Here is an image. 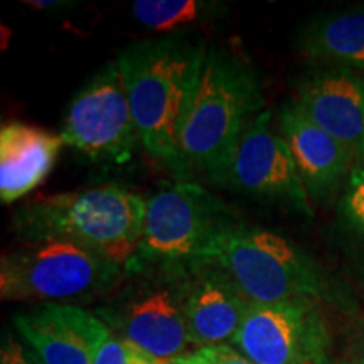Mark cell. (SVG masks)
I'll return each mask as SVG.
<instances>
[{
  "mask_svg": "<svg viewBox=\"0 0 364 364\" xmlns=\"http://www.w3.org/2000/svg\"><path fill=\"white\" fill-rule=\"evenodd\" d=\"M263 110V88L252 65L223 48H208L171 169L181 181L198 176L220 186L245 130Z\"/></svg>",
  "mask_w": 364,
  "mask_h": 364,
  "instance_id": "cell-1",
  "label": "cell"
},
{
  "mask_svg": "<svg viewBox=\"0 0 364 364\" xmlns=\"http://www.w3.org/2000/svg\"><path fill=\"white\" fill-rule=\"evenodd\" d=\"M206 54L203 41L162 36L127 46L117 58L140 144L169 167L176 161Z\"/></svg>",
  "mask_w": 364,
  "mask_h": 364,
  "instance_id": "cell-2",
  "label": "cell"
},
{
  "mask_svg": "<svg viewBox=\"0 0 364 364\" xmlns=\"http://www.w3.org/2000/svg\"><path fill=\"white\" fill-rule=\"evenodd\" d=\"M147 199L115 184L31 199L11 226L22 243L70 241L127 267L142 238Z\"/></svg>",
  "mask_w": 364,
  "mask_h": 364,
  "instance_id": "cell-3",
  "label": "cell"
},
{
  "mask_svg": "<svg viewBox=\"0 0 364 364\" xmlns=\"http://www.w3.org/2000/svg\"><path fill=\"white\" fill-rule=\"evenodd\" d=\"M189 262L132 260L122 284L93 314L118 336L154 356L176 361L193 351L186 327Z\"/></svg>",
  "mask_w": 364,
  "mask_h": 364,
  "instance_id": "cell-4",
  "label": "cell"
},
{
  "mask_svg": "<svg viewBox=\"0 0 364 364\" xmlns=\"http://www.w3.org/2000/svg\"><path fill=\"white\" fill-rule=\"evenodd\" d=\"M124 277L125 265L70 241L24 243L0 258V297L83 307L110 295Z\"/></svg>",
  "mask_w": 364,
  "mask_h": 364,
  "instance_id": "cell-5",
  "label": "cell"
},
{
  "mask_svg": "<svg viewBox=\"0 0 364 364\" xmlns=\"http://www.w3.org/2000/svg\"><path fill=\"white\" fill-rule=\"evenodd\" d=\"M204 262L215 263L250 304L297 299L338 302L311 255L292 240L262 228H238Z\"/></svg>",
  "mask_w": 364,
  "mask_h": 364,
  "instance_id": "cell-6",
  "label": "cell"
},
{
  "mask_svg": "<svg viewBox=\"0 0 364 364\" xmlns=\"http://www.w3.org/2000/svg\"><path fill=\"white\" fill-rule=\"evenodd\" d=\"M233 208L203 184L179 181L147 199L136 260L204 262L218 245L243 226Z\"/></svg>",
  "mask_w": 364,
  "mask_h": 364,
  "instance_id": "cell-7",
  "label": "cell"
},
{
  "mask_svg": "<svg viewBox=\"0 0 364 364\" xmlns=\"http://www.w3.org/2000/svg\"><path fill=\"white\" fill-rule=\"evenodd\" d=\"M327 304H252L230 346L255 364H336Z\"/></svg>",
  "mask_w": 364,
  "mask_h": 364,
  "instance_id": "cell-8",
  "label": "cell"
},
{
  "mask_svg": "<svg viewBox=\"0 0 364 364\" xmlns=\"http://www.w3.org/2000/svg\"><path fill=\"white\" fill-rule=\"evenodd\" d=\"M61 139L91 161L127 164L140 144L120 65L95 73L68 105Z\"/></svg>",
  "mask_w": 364,
  "mask_h": 364,
  "instance_id": "cell-9",
  "label": "cell"
},
{
  "mask_svg": "<svg viewBox=\"0 0 364 364\" xmlns=\"http://www.w3.org/2000/svg\"><path fill=\"white\" fill-rule=\"evenodd\" d=\"M236 193L290 208L300 215H314L311 196L280 130L273 127L270 110L250 122L221 184Z\"/></svg>",
  "mask_w": 364,
  "mask_h": 364,
  "instance_id": "cell-10",
  "label": "cell"
},
{
  "mask_svg": "<svg viewBox=\"0 0 364 364\" xmlns=\"http://www.w3.org/2000/svg\"><path fill=\"white\" fill-rule=\"evenodd\" d=\"M314 125L339 140L356 159L364 144V73L316 66L295 85L290 100Z\"/></svg>",
  "mask_w": 364,
  "mask_h": 364,
  "instance_id": "cell-11",
  "label": "cell"
},
{
  "mask_svg": "<svg viewBox=\"0 0 364 364\" xmlns=\"http://www.w3.org/2000/svg\"><path fill=\"white\" fill-rule=\"evenodd\" d=\"M252 304L211 262H189L186 327L193 349L230 344Z\"/></svg>",
  "mask_w": 364,
  "mask_h": 364,
  "instance_id": "cell-12",
  "label": "cell"
},
{
  "mask_svg": "<svg viewBox=\"0 0 364 364\" xmlns=\"http://www.w3.org/2000/svg\"><path fill=\"white\" fill-rule=\"evenodd\" d=\"M279 130L297 166V171L314 199H324L351 174L358 159L339 140L327 134L299 110L292 102L279 112Z\"/></svg>",
  "mask_w": 364,
  "mask_h": 364,
  "instance_id": "cell-13",
  "label": "cell"
},
{
  "mask_svg": "<svg viewBox=\"0 0 364 364\" xmlns=\"http://www.w3.org/2000/svg\"><path fill=\"white\" fill-rule=\"evenodd\" d=\"M61 135L24 122L0 129V201L12 204L39 188L61 152Z\"/></svg>",
  "mask_w": 364,
  "mask_h": 364,
  "instance_id": "cell-14",
  "label": "cell"
},
{
  "mask_svg": "<svg viewBox=\"0 0 364 364\" xmlns=\"http://www.w3.org/2000/svg\"><path fill=\"white\" fill-rule=\"evenodd\" d=\"M300 54L316 66L364 73V9L321 14L300 29Z\"/></svg>",
  "mask_w": 364,
  "mask_h": 364,
  "instance_id": "cell-15",
  "label": "cell"
},
{
  "mask_svg": "<svg viewBox=\"0 0 364 364\" xmlns=\"http://www.w3.org/2000/svg\"><path fill=\"white\" fill-rule=\"evenodd\" d=\"M12 324L41 364H91L88 343L65 317L61 306L16 312Z\"/></svg>",
  "mask_w": 364,
  "mask_h": 364,
  "instance_id": "cell-16",
  "label": "cell"
},
{
  "mask_svg": "<svg viewBox=\"0 0 364 364\" xmlns=\"http://www.w3.org/2000/svg\"><path fill=\"white\" fill-rule=\"evenodd\" d=\"M73 327L83 336L91 351V364H176L154 356L113 332L93 311L78 306H61Z\"/></svg>",
  "mask_w": 364,
  "mask_h": 364,
  "instance_id": "cell-17",
  "label": "cell"
},
{
  "mask_svg": "<svg viewBox=\"0 0 364 364\" xmlns=\"http://www.w3.org/2000/svg\"><path fill=\"white\" fill-rule=\"evenodd\" d=\"M226 11L225 4L206 0H136L132 4L135 21L157 33L208 24L225 16Z\"/></svg>",
  "mask_w": 364,
  "mask_h": 364,
  "instance_id": "cell-18",
  "label": "cell"
},
{
  "mask_svg": "<svg viewBox=\"0 0 364 364\" xmlns=\"http://www.w3.org/2000/svg\"><path fill=\"white\" fill-rule=\"evenodd\" d=\"M334 311H327L329 316L332 338H334V353L341 361L364 364V309H354L341 302L331 304Z\"/></svg>",
  "mask_w": 364,
  "mask_h": 364,
  "instance_id": "cell-19",
  "label": "cell"
},
{
  "mask_svg": "<svg viewBox=\"0 0 364 364\" xmlns=\"http://www.w3.org/2000/svg\"><path fill=\"white\" fill-rule=\"evenodd\" d=\"M338 213L346 230L364 243V164L354 166L348 176Z\"/></svg>",
  "mask_w": 364,
  "mask_h": 364,
  "instance_id": "cell-20",
  "label": "cell"
},
{
  "mask_svg": "<svg viewBox=\"0 0 364 364\" xmlns=\"http://www.w3.org/2000/svg\"><path fill=\"white\" fill-rule=\"evenodd\" d=\"M176 364H255L233 346H211V348H199L186 353L184 356L177 358Z\"/></svg>",
  "mask_w": 364,
  "mask_h": 364,
  "instance_id": "cell-21",
  "label": "cell"
},
{
  "mask_svg": "<svg viewBox=\"0 0 364 364\" xmlns=\"http://www.w3.org/2000/svg\"><path fill=\"white\" fill-rule=\"evenodd\" d=\"M0 364H41L33 349L12 332H6L0 348Z\"/></svg>",
  "mask_w": 364,
  "mask_h": 364,
  "instance_id": "cell-22",
  "label": "cell"
},
{
  "mask_svg": "<svg viewBox=\"0 0 364 364\" xmlns=\"http://www.w3.org/2000/svg\"><path fill=\"white\" fill-rule=\"evenodd\" d=\"M24 4L36 11H61L73 7V2H65V0H24Z\"/></svg>",
  "mask_w": 364,
  "mask_h": 364,
  "instance_id": "cell-23",
  "label": "cell"
},
{
  "mask_svg": "<svg viewBox=\"0 0 364 364\" xmlns=\"http://www.w3.org/2000/svg\"><path fill=\"white\" fill-rule=\"evenodd\" d=\"M361 161L364 162V144H363V152H361Z\"/></svg>",
  "mask_w": 364,
  "mask_h": 364,
  "instance_id": "cell-24",
  "label": "cell"
},
{
  "mask_svg": "<svg viewBox=\"0 0 364 364\" xmlns=\"http://www.w3.org/2000/svg\"><path fill=\"white\" fill-rule=\"evenodd\" d=\"M336 364H351V363H336Z\"/></svg>",
  "mask_w": 364,
  "mask_h": 364,
  "instance_id": "cell-25",
  "label": "cell"
}]
</instances>
